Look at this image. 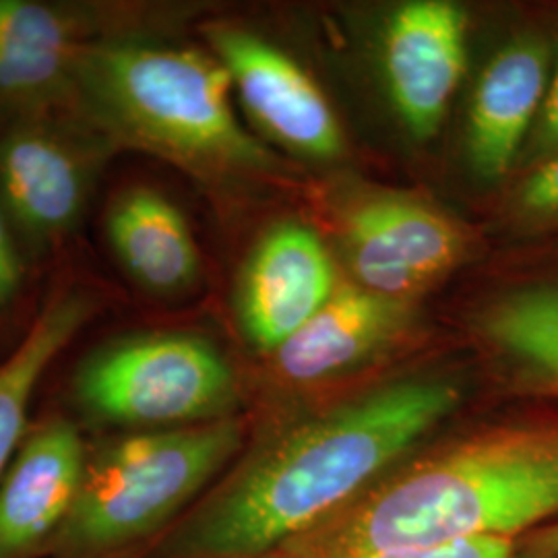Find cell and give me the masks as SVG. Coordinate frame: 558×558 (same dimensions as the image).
<instances>
[{
  "instance_id": "obj_13",
  "label": "cell",
  "mask_w": 558,
  "mask_h": 558,
  "mask_svg": "<svg viewBox=\"0 0 558 558\" xmlns=\"http://www.w3.org/2000/svg\"><path fill=\"white\" fill-rule=\"evenodd\" d=\"M548 83L546 50L536 40L511 41L484 69L470 110V156L484 179L509 172Z\"/></svg>"
},
{
  "instance_id": "obj_4",
  "label": "cell",
  "mask_w": 558,
  "mask_h": 558,
  "mask_svg": "<svg viewBox=\"0 0 558 558\" xmlns=\"http://www.w3.org/2000/svg\"><path fill=\"white\" fill-rule=\"evenodd\" d=\"M242 445V428L221 418L140 433L87 458L80 495L50 548L60 558L100 557L172 518Z\"/></svg>"
},
{
  "instance_id": "obj_11",
  "label": "cell",
  "mask_w": 558,
  "mask_h": 558,
  "mask_svg": "<svg viewBox=\"0 0 558 558\" xmlns=\"http://www.w3.org/2000/svg\"><path fill=\"white\" fill-rule=\"evenodd\" d=\"M87 195V166L69 141L41 126H20L0 140V205L29 236L66 234Z\"/></svg>"
},
{
  "instance_id": "obj_22",
  "label": "cell",
  "mask_w": 558,
  "mask_h": 558,
  "mask_svg": "<svg viewBox=\"0 0 558 558\" xmlns=\"http://www.w3.org/2000/svg\"><path fill=\"white\" fill-rule=\"evenodd\" d=\"M536 557L558 558V525L544 530L536 542Z\"/></svg>"
},
{
  "instance_id": "obj_21",
  "label": "cell",
  "mask_w": 558,
  "mask_h": 558,
  "mask_svg": "<svg viewBox=\"0 0 558 558\" xmlns=\"http://www.w3.org/2000/svg\"><path fill=\"white\" fill-rule=\"evenodd\" d=\"M539 143L544 147H558V69L542 104Z\"/></svg>"
},
{
  "instance_id": "obj_17",
  "label": "cell",
  "mask_w": 558,
  "mask_h": 558,
  "mask_svg": "<svg viewBox=\"0 0 558 558\" xmlns=\"http://www.w3.org/2000/svg\"><path fill=\"white\" fill-rule=\"evenodd\" d=\"M484 331L527 373L558 387V283L499 300L484 317Z\"/></svg>"
},
{
  "instance_id": "obj_7",
  "label": "cell",
  "mask_w": 558,
  "mask_h": 558,
  "mask_svg": "<svg viewBox=\"0 0 558 558\" xmlns=\"http://www.w3.org/2000/svg\"><path fill=\"white\" fill-rule=\"evenodd\" d=\"M209 40L244 108L274 140L311 158L338 156L343 145L338 119L294 60L234 27H214Z\"/></svg>"
},
{
  "instance_id": "obj_14",
  "label": "cell",
  "mask_w": 558,
  "mask_h": 558,
  "mask_svg": "<svg viewBox=\"0 0 558 558\" xmlns=\"http://www.w3.org/2000/svg\"><path fill=\"white\" fill-rule=\"evenodd\" d=\"M106 236L124 271L154 294H177L199 276L189 223L151 189H129L110 203Z\"/></svg>"
},
{
  "instance_id": "obj_16",
  "label": "cell",
  "mask_w": 558,
  "mask_h": 558,
  "mask_svg": "<svg viewBox=\"0 0 558 558\" xmlns=\"http://www.w3.org/2000/svg\"><path fill=\"white\" fill-rule=\"evenodd\" d=\"M94 311L85 292L50 300L17 350L0 364V482L17 456L27 428L29 403L41 375L77 336Z\"/></svg>"
},
{
  "instance_id": "obj_20",
  "label": "cell",
  "mask_w": 558,
  "mask_h": 558,
  "mask_svg": "<svg viewBox=\"0 0 558 558\" xmlns=\"http://www.w3.org/2000/svg\"><path fill=\"white\" fill-rule=\"evenodd\" d=\"M21 267L20 259L15 255V248L9 239V232L4 228L2 211H0V304L9 302L15 296L20 288Z\"/></svg>"
},
{
  "instance_id": "obj_5",
  "label": "cell",
  "mask_w": 558,
  "mask_h": 558,
  "mask_svg": "<svg viewBox=\"0 0 558 558\" xmlns=\"http://www.w3.org/2000/svg\"><path fill=\"white\" fill-rule=\"evenodd\" d=\"M73 391L92 418L135 428L221 420L236 393L216 345L189 333H141L101 345L81 362Z\"/></svg>"
},
{
  "instance_id": "obj_3",
  "label": "cell",
  "mask_w": 558,
  "mask_h": 558,
  "mask_svg": "<svg viewBox=\"0 0 558 558\" xmlns=\"http://www.w3.org/2000/svg\"><path fill=\"white\" fill-rule=\"evenodd\" d=\"M73 92L112 140L203 170H257L269 154L240 124L220 60L149 41L87 44Z\"/></svg>"
},
{
  "instance_id": "obj_6",
  "label": "cell",
  "mask_w": 558,
  "mask_h": 558,
  "mask_svg": "<svg viewBox=\"0 0 558 558\" xmlns=\"http://www.w3.org/2000/svg\"><path fill=\"white\" fill-rule=\"evenodd\" d=\"M343 242L364 290L403 300L451 271L465 240L439 211L416 201L380 197L350 211Z\"/></svg>"
},
{
  "instance_id": "obj_9",
  "label": "cell",
  "mask_w": 558,
  "mask_h": 558,
  "mask_svg": "<svg viewBox=\"0 0 558 558\" xmlns=\"http://www.w3.org/2000/svg\"><path fill=\"white\" fill-rule=\"evenodd\" d=\"M465 34V13L445 0L408 2L387 23V87L414 137L426 140L439 129L463 75Z\"/></svg>"
},
{
  "instance_id": "obj_12",
  "label": "cell",
  "mask_w": 558,
  "mask_h": 558,
  "mask_svg": "<svg viewBox=\"0 0 558 558\" xmlns=\"http://www.w3.org/2000/svg\"><path fill=\"white\" fill-rule=\"evenodd\" d=\"M408 323L403 300L341 288L319 313L274 352L279 375L315 383L377 354Z\"/></svg>"
},
{
  "instance_id": "obj_2",
  "label": "cell",
  "mask_w": 558,
  "mask_h": 558,
  "mask_svg": "<svg viewBox=\"0 0 558 558\" xmlns=\"http://www.w3.org/2000/svg\"><path fill=\"white\" fill-rule=\"evenodd\" d=\"M555 515L558 428H497L377 480L271 553L331 557L513 539Z\"/></svg>"
},
{
  "instance_id": "obj_8",
  "label": "cell",
  "mask_w": 558,
  "mask_h": 558,
  "mask_svg": "<svg viewBox=\"0 0 558 558\" xmlns=\"http://www.w3.org/2000/svg\"><path fill=\"white\" fill-rule=\"evenodd\" d=\"M336 294L333 263L319 236L296 221L269 230L240 276V325L263 352H276Z\"/></svg>"
},
{
  "instance_id": "obj_15",
  "label": "cell",
  "mask_w": 558,
  "mask_h": 558,
  "mask_svg": "<svg viewBox=\"0 0 558 558\" xmlns=\"http://www.w3.org/2000/svg\"><path fill=\"white\" fill-rule=\"evenodd\" d=\"M83 48L75 23L59 9L0 0V98L48 100L73 92Z\"/></svg>"
},
{
  "instance_id": "obj_19",
  "label": "cell",
  "mask_w": 558,
  "mask_h": 558,
  "mask_svg": "<svg viewBox=\"0 0 558 558\" xmlns=\"http://www.w3.org/2000/svg\"><path fill=\"white\" fill-rule=\"evenodd\" d=\"M519 203L525 214L538 218L558 216V156L539 166L521 189Z\"/></svg>"
},
{
  "instance_id": "obj_18",
  "label": "cell",
  "mask_w": 558,
  "mask_h": 558,
  "mask_svg": "<svg viewBox=\"0 0 558 558\" xmlns=\"http://www.w3.org/2000/svg\"><path fill=\"white\" fill-rule=\"evenodd\" d=\"M513 539L484 538L430 548H389V550H362L331 557H288L279 553H267L257 558H513Z\"/></svg>"
},
{
  "instance_id": "obj_1",
  "label": "cell",
  "mask_w": 558,
  "mask_h": 558,
  "mask_svg": "<svg viewBox=\"0 0 558 558\" xmlns=\"http://www.w3.org/2000/svg\"><path fill=\"white\" fill-rule=\"evenodd\" d=\"M447 379H408L255 449L170 542L174 558H257L356 499L458 408Z\"/></svg>"
},
{
  "instance_id": "obj_10",
  "label": "cell",
  "mask_w": 558,
  "mask_h": 558,
  "mask_svg": "<svg viewBox=\"0 0 558 558\" xmlns=\"http://www.w3.org/2000/svg\"><path fill=\"white\" fill-rule=\"evenodd\" d=\"M87 456L77 428L52 420L25 437L0 482V558H27L48 546L69 518Z\"/></svg>"
}]
</instances>
